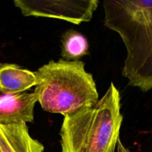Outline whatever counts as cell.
<instances>
[{"instance_id": "cell-1", "label": "cell", "mask_w": 152, "mask_h": 152, "mask_svg": "<svg viewBox=\"0 0 152 152\" xmlns=\"http://www.w3.org/2000/svg\"><path fill=\"white\" fill-rule=\"evenodd\" d=\"M104 23L122 38V76L142 92L152 89V0H105Z\"/></svg>"}, {"instance_id": "cell-2", "label": "cell", "mask_w": 152, "mask_h": 152, "mask_svg": "<svg viewBox=\"0 0 152 152\" xmlns=\"http://www.w3.org/2000/svg\"><path fill=\"white\" fill-rule=\"evenodd\" d=\"M120 101L111 83L95 105L63 117L61 152H115L123 121Z\"/></svg>"}, {"instance_id": "cell-3", "label": "cell", "mask_w": 152, "mask_h": 152, "mask_svg": "<svg viewBox=\"0 0 152 152\" xmlns=\"http://www.w3.org/2000/svg\"><path fill=\"white\" fill-rule=\"evenodd\" d=\"M34 94L44 111L63 117L98 102L92 74L80 60H51L37 70Z\"/></svg>"}, {"instance_id": "cell-4", "label": "cell", "mask_w": 152, "mask_h": 152, "mask_svg": "<svg viewBox=\"0 0 152 152\" xmlns=\"http://www.w3.org/2000/svg\"><path fill=\"white\" fill-rule=\"evenodd\" d=\"M15 6L25 16L62 19L75 25L89 22L97 9L98 0H14Z\"/></svg>"}, {"instance_id": "cell-5", "label": "cell", "mask_w": 152, "mask_h": 152, "mask_svg": "<svg viewBox=\"0 0 152 152\" xmlns=\"http://www.w3.org/2000/svg\"><path fill=\"white\" fill-rule=\"evenodd\" d=\"M37 98L33 93L0 95V124L13 125L33 123Z\"/></svg>"}, {"instance_id": "cell-6", "label": "cell", "mask_w": 152, "mask_h": 152, "mask_svg": "<svg viewBox=\"0 0 152 152\" xmlns=\"http://www.w3.org/2000/svg\"><path fill=\"white\" fill-rule=\"evenodd\" d=\"M0 152H44V146L30 135L25 123L0 124Z\"/></svg>"}, {"instance_id": "cell-7", "label": "cell", "mask_w": 152, "mask_h": 152, "mask_svg": "<svg viewBox=\"0 0 152 152\" xmlns=\"http://www.w3.org/2000/svg\"><path fill=\"white\" fill-rule=\"evenodd\" d=\"M37 86L35 72L14 64H0V93L16 94Z\"/></svg>"}, {"instance_id": "cell-8", "label": "cell", "mask_w": 152, "mask_h": 152, "mask_svg": "<svg viewBox=\"0 0 152 152\" xmlns=\"http://www.w3.org/2000/svg\"><path fill=\"white\" fill-rule=\"evenodd\" d=\"M89 53V42L86 37L75 30L66 31L61 39V56L64 60H78Z\"/></svg>"}, {"instance_id": "cell-9", "label": "cell", "mask_w": 152, "mask_h": 152, "mask_svg": "<svg viewBox=\"0 0 152 152\" xmlns=\"http://www.w3.org/2000/svg\"><path fill=\"white\" fill-rule=\"evenodd\" d=\"M116 148H117V152H131L129 149H128V148H127L126 147L122 144V142H121L120 139L118 140Z\"/></svg>"}]
</instances>
